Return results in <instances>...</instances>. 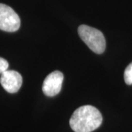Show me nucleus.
Listing matches in <instances>:
<instances>
[{
	"label": "nucleus",
	"mask_w": 132,
	"mask_h": 132,
	"mask_svg": "<svg viewBox=\"0 0 132 132\" xmlns=\"http://www.w3.org/2000/svg\"><path fill=\"white\" fill-rule=\"evenodd\" d=\"M81 39L90 49L96 54H102L106 48V40L103 33L97 29L87 25H81L78 28Z\"/></svg>",
	"instance_id": "f03ea898"
},
{
	"label": "nucleus",
	"mask_w": 132,
	"mask_h": 132,
	"mask_svg": "<svg viewBox=\"0 0 132 132\" xmlns=\"http://www.w3.org/2000/svg\"><path fill=\"white\" fill-rule=\"evenodd\" d=\"M20 25L19 15L10 7L0 3V29L13 32L20 28Z\"/></svg>",
	"instance_id": "7ed1b4c3"
},
{
	"label": "nucleus",
	"mask_w": 132,
	"mask_h": 132,
	"mask_svg": "<svg viewBox=\"0 0 132 132\" xmlns=\"http://www.w3.org/2000/svg\"><path fill=\"white\" fill-rule=\"evenodd\" d=\"M23 79L19 72L15 71H5L0 77V83L7 93H17L22 85Z\"/></svg>",
	"instance_id": "39448f33"
},
{
	"label": "nucleus",
	"mask_w": 132,
	"mask_h": 132,
	"mask_svg": "<svg viewBox=\"0 0 132 132\" xmlns=\"http://www.w3.org/2000/svg\"><path fill=\"white\" fill-rule=\"evenodd\" d=\"M8 66H9V64L7 61L4 58L0 57V73H2L3 72L7 71Z\"/></svg>",
	"instance_id": "0eeeda50"
},
{
	"label": "nucleus",
	"mask_w": 132,
	"mask_h": 132,
	"mask_svg": "<svg viewBox=\"0 0 132 132\" xmlns=\"http://www.w3.org/2000/svg\"><path fill=\"white\" fill-rule=\"evenodd\" d=\"M63 79L64 76L60 71H55L48 74L43 84V93L48 97L57 95L61 90Z\"/></svg>",
	"instance_id": "20e7f679"
},
{
	"label": "nucleus",
	"mask_w": 132,
	"mask_h": 132,
	"mask_svg": "<svg viewBox=\"0 0 132 132\" xmlns=\"http://www.w3.org/2000/svg\"><path fill=\"white\" fill-rule=\"evenodd\" d=\"M124 80L127 85H132V62L124 71Z\"/></svg>",
	"instance_id": "423d86ee"
},
{
	"label": "nucleus",
	"mask_w": 132,
	"mask_h": 132,
	"mask_svg": "<svg viewBox=\"0 0 132 132\" xmlns=\"http://www.w3.org/2000/svg\"><path fill=\"white\" fill-rule=\"evenodd\" d=\"M102 115L95 106L85 105L76 109L70 119V126L75 132H92L102 123Z\"/></svg>",
	"instance_id": "f257e3e1"
}]
</instances>
